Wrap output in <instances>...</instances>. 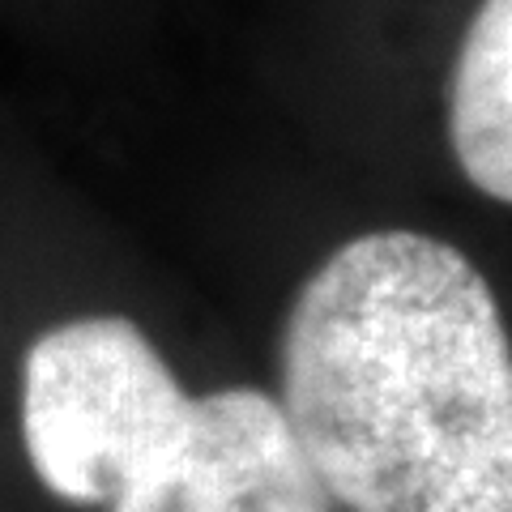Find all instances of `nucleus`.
<instances>
[{
  "label": "nucleus",
  "instance_id": "nucleus-1",
  "mask_svg": "<svg viewBox=\"0 0 512 512\" xmlns=\"http://www.w3.org/2000/svg\"><path fill=\"white\" fill-rule=\"evenodd\" d=\"M282 410L333 508L512 512V342L436 235H359L299 286Z\"/></svg>",
  "mask_w": 512,
  "mask_h": 512
},
{
  "label": "nucleus",
  "instance_id": "nucleus-2",
  "mask_svg": "<svg viewBox=\"0 0 512 512\" xmlns=\"http://www.w3.org/2000/svg\"><path fill=\"white\" fill-rule=\"evenodd\" d=\"M192 397L128 316H77L39 333L22 363V436L39 483L111 508L180 440Z\"/></svg>",
  "mask_w": 512,
  "mask_h": 512
},
{
  "label": "nucleus",
  "instance_id": "nucleus-3",
  "mask_svg": "<svg viewBox=\"0 0 512 512\" xmlns=\"http://www.w3.org/2000/svg\"><path fill=\"white\" fill-rule=\"evenodd\" d=\"M107 512H333L282 402L261 389L192 397L167 457Z\"/></svg>",
  "mask_w": 512,
  "mask_h": 512
},
{
  "label": "nucleus",
  "instance_id": "nucleus-4",
  "mask_svg": "<svg viewBox=\"0 0 512 512\" xmlns=\"http://www.w3.org/2000/svg\"><path fill=\"white\" fill-rule=\"evenodd\" d=\"M448 141L466 180L512 205V0H483L448 77Z\"/></svg>",
  "mask_w": 512,
  "mask_h": 512
}]
</instances>
